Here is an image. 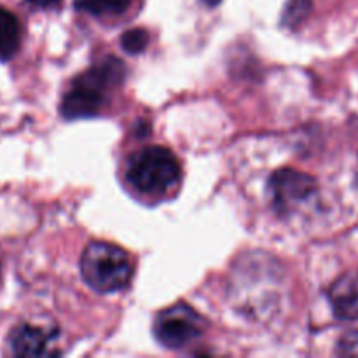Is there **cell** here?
I'll return each mask as SVG.
<instances>
[{
    "instance_id": "cell-5",
    "label": "cell",
    "mask_w": 358,
    "mask_h": 358,
    "mask_svg": "<svg viewBox=\"0 0 358 358\" xmlns=\"http://www.w3.org/2000/svg\"><path fill=\"white\" fill-rule=\"evenodd\" d=\"M269 192L273 203L280 210H290L304 205L317 194V182L303 171L283 168L273 173L269 180Z\"/></svg>"
},
{
    "instance_id": "cell-2",
    "label": "cell",
    "mask_w": 358,
    "mask_h": 358,
    "mask_svg": "<svg viewBox=\"0 0 358 358\" xmlns=\"http://www.w3.org/2000/svg\"><path fill=\"white\" fill-rule=\"evenodd\" d=\"M80 273L87 285L96 292H117L133 276V262L128 252L117 245L93 241L80 257Z\"/></svg>"
},
{
    "instance_id": "cell-8",
    "label": "cell",
    "mask_w": 358,
    "mask_h": 358,
    "mask_svg": "<svg viewBox=\"0 0 358 358\" xmlns=\"http://www.w3.org/2000/svg\"><path fill=\"white\" fill-rule=\"evenodd\" d=\"M21 42V27L10 10L0 7V62L13 58Z\"/></svg>"
},
{
    "instance_id": "cell-7",
    "label": "cell",
    "mask_w": 358,
    "mask_h": 358,
    "mask_svg": "<svg viewBox=\"0 0 358 358\" xmlns=\"http://www.w3.org/2000/svg\"><path fill=\"white\" fill-rule=\"evenodd\" d=\"M332 311L339 320H358V273H348L329 290Z\"/></svg>"
},
{
    "instance_id": "cell-6",
    "label": "cell",
    "mask_w": 358,
    "mask_h": 358,
    "mask_svg": "<svg viewBox=\"0 0 358 358\" xmlns=\"http://www.w3.org/2000/svg\"><path fill=\"white\" fill-rule=\"evenodd\" d=\"M9 346L17 357L55 355V350H51L52 336L35 325L24 324L14 329L9 336Z\"/></svg>"
},
{
    "instance_id": "cell-4",
    "label": "cell",
    "mask_w": 358,
    "mask_h": 358,
    "mask_svg": "<svg viewBox=\"0 0 358 358\" xmlns=\"http://www.w3.org/2000/svg\"><path fill=\"white\" fill-rule=\"evenodd\" d=\"M203 320L187 304H175L161 311L154 322V334L163 346L180 350L203 336Z\"/></svg>"
},
{
    "instance_id": "cell-12",
    "label": "cell",
    "mask_w": 358,
    "mask_h": 358,
    "mask_svg": "<svg viewBox=\"0 0 358 358\" xmlns=\"http://www.w3.org/2000/svg\"><path fill=\"white\" fill-rule=\"evenodd\" d=\"M338 353L343 357H358V331H352L343 336L338 346Z\"/></svg>"
},
{
    "instance_id": "cell-1",
    "label": "cell",
    "mask_w": 358,
    "mask_h": 358,
    "mask_svg": "<svg viewBox=\"0 0 358 358\" xmlns=\"http://www.w3.org/2000/svg\"><path fill=\"white\" fill-rule=\"evenodd\" d=\"M124 77V65L121 59L105 58L93 69L77 77L66 91L62 101V114L65 119L93 117L101 110L107 91L119 84Z\"/></svg>"
},
{
    "instance_id": "cell-14",
    "label": "cell",
    "mask_w": 358,
    "mask_h": 358,
    "mask_svg": "<svg viewBox=\"0 0 358 358\" xmlns=\"http://www.w3.org/2000/svg\"><path fill=\"white\" fill-rule=\"evenodd\" d=\"M203 3H205V6H208V7H213V6H217V3L220 2V0H201Z\"/></svg>"
},
{
    "instance_id": "cell-13",
    "label": "cell",
    "mask_w": 358,
    "mask_h": 358,
    "mask_svg": "<svg viewBox=\"0 0 358 358\" xmlns=\"http://www.w3.org/2000/svg\"><path fill=\"white\" fill-rule=\"evenodd\" d=\"M24 2L30 3L31 7H37V9H55L62 0H24Z\"/></svg>"
},
{
    "instance_id": "cell-9",
    "label": "cell",
    "mask_w": 358,
    "mask_h": 358,
    "mask_svg": "<svg viewBox=\"0 0 358 358\" xmlns=\"http://www.w3.org/2000/svg\"><path fill=\"white\" fill-rule=\"evenodd\" d=\"M131 0H76L79 10L94 16H117L129 7Z\"/></svg>"
},
{
    "instance_id": "cell-11",
    "label": "cell",
    "mask_w": 358,
    "mask_h": 358,
    "mask_svg": "<svg viewBox=\"0 0 358 358\" xmlns=\"http://www.w3.org/2000/svg\"><path fill=\"white\" fill-rule=\"evenodd\" d=\"M311 9V2L310 0H292V2L287 6L285 16H283V21L290 27H296L299 24L304 17L308 16Z\"/></svg>"
},
{
    "instance_id": "cell-10",
    "label": "cell",
    "mask_w": 358,
    "mask_h": 358,
    "mask_svg": "<svg viewBox=\"0 0 358 358\" xmlns=\"http://www.w3.org/2000/svg\"><path fill=\"white\" fill-rule=\"evenodd\" d=\"M147 44H149V34L143 28H131V30L122 34L121 45L129 55L142 52L147 48Z\"/></svg>"
},
{
    "instance_id": "cell-3",
    "label": "cell",
    "mask_w": 358,
    "mask_h": 358,
    "mask_svg": "<svg viewBox=\"0 0 358 358\" xmlns=\"http://www.w3.org/2000/svg\"><path fill=\"white\" fill-rule=\"evenodd\" d=\"M180 164L166 147H145L133 154L126 166V178L143 194H164L177 184Z\"/></svg>"
}]
</instances>
